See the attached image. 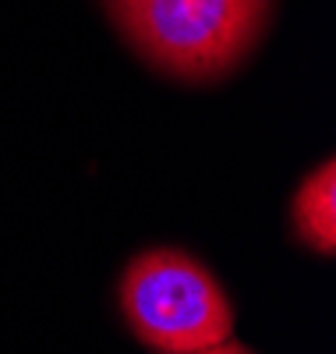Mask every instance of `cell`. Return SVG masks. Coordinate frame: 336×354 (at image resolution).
Wrapping results in <instances>:
<instances>
[{
    "mask_svg": "<svg viewBox=\"0 0 336 354\" xmlns=\"http://www.w3.org/2000/svg\"><path fill=\"white\" fill-rule=\"evenodd\" d=\"M124 39L185 82L234 71L265 32L272 0H103Z\"/></svg>",
    "mask_w": 336,
    "mask_h": 354,
    "instance_id": "6da1fadb",
    "label": "cell"
},
{
    "mask_svg": "<svg viewBox=\"0 0 336 354\" xmlns=\"http://www.w3.org/2000/svg\"><path fill=\"white\" fill-rule=\"evenodd\" d=\"M120 312L131 333L160 354H198L234 337V308L198 259L152 248L120 277Z\"/></svg>",
    "mask_w": 336,
    "mask_h": 354,
    "instance_id": "7a4b0ae2",
    "label": "cell"
},
{
    "mask_svg": "<svg viewBox=\"0 0 336 354\" xmlns=\"http://www.w3.org/2000/svg\"><path fill=\"white\" fill-rule=\"evenodd\" d=\"M294 227L297 238L322 252L333 255L336 248V167L326 160L319 170L304 177V185L294 195Z\"/></svg>",
    "mask_w": 336,
    "mask_h": 354,
    "instance_id": "3957f363",
    "label": "cell"
},
{
    "mask_svg": "<svg viewBox=\"0 0 336 354\" xmlns=\"http://www.w3.org/2000/svg\"><path fill=\"white\" fill-rule=\"evenodd\" d=\"M198 354H252V351L230 337V340H223V344H216V347H205V351H198Z\"/></svg>",
    "mask_w": 336,
    "mask_h": 354,
    "instance_id": "277c9868",
    "label": "cell"
}]
</instances>
